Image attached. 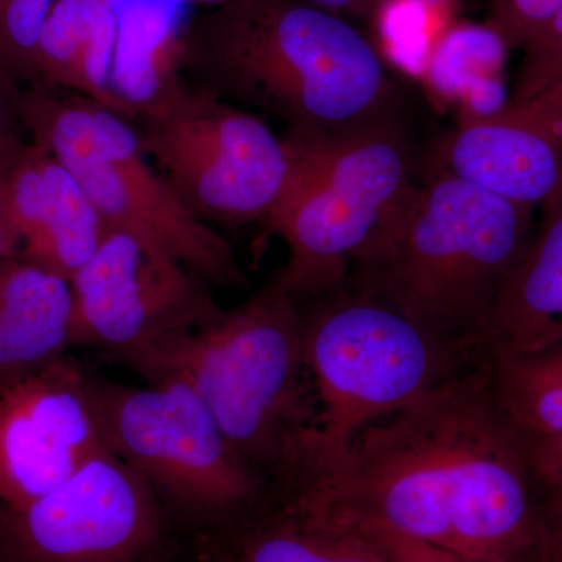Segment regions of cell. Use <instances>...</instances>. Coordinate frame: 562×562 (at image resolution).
I'll list each match as a JSON object with an SVG mask.
<instances>
[{"instance_id": "5bb4252c", "label": "cell", "mask_w": 562, "mask_h": 562, "mask_svg": "<svg viewBox=\"0 0 562 562\" xmlns=\"http://www.w3.org/2000/svg\"><path fill=\"white\" fill-rule=\"evenodd\" d=\"M0 177L20 239L18 257L72 280L105 233L79 181L50 151L18 138L0 151Z\"/></svg>"}, {"instance_id": "9c48e42d", "label": "cell", "mask_w": 562, "mask_h": 562, "mask_svg": "<svg viewBox=\"0 0 562 562\" xmlns=\"http://www.w3.org/2000/svg\"><path fill=\"white\" fill-rule=\"evenodd\" d=\"M135 103L144 154L199 220H268L290 179L291 151L258 114L176 74Z\"/></svg>"}, {"instance_id": "277c9868", "label": "cell", "mask_w": 562, "mask_h": 562, "mask_svg": "<svg viewBox=\"0 0 562 562\" xmlns=\"http://www.w3.org/2000/svg\"><path fill=\"white\" fill-rule=\"evenodd\" d=\"M299 301L272 286L124 368L177 379L213 414L225 438L268 479L317 424Z\"/></svg>"}, {"instance_id": "3957f363", "label": "cell", "mask_w": 562, "mask_h": 562, "mask_svg": "<svg viewBox=\"0 0 562 562\" xmlns=\"http://www.w3.org/2000/svg\"><path fill=\"white\" fill-rule=\"evenodd\" d=\"M532 210L441 171L403 194L351 262L346 286L480 358L495 299L530 243Z\"/></svg>"}, {"instance_id": "83f0119b", "label": "cell", "mask_w": 562, "mask_h": 562, "mask_svg": "<svg viewBox=\"0 0 562 562\" xmlns=\"http://www.w3.org/2000/svg\"><path fill=\"white\" fill-rule=\"evenodd\" d=\"M192 2L206 7V9H213V7L221 5V3H225L227 0H192Z\"/></svg>"}, {"instance_id": "cb8c5ba5", "label": "cell", "mask_w": 562, "mask_h": 562, "mask_svg": "<svg viewBox=\"0 0 562 562\" xmlns=\"http://www.w3.org/2000/svg\"><path fill=\"white\" fill-rule=\"evenodd\" d=\"M18 98L20 92L14 90L13 81L0 72V151L16 138L11 131V122L18 116Z\"/></svg>"}, {"instance_id": "44dd1931", "label": "cell", "mask_w": 562, "mask_h": 562, "mask_svg": "<svg viewBox=\"0 0 562 562\" xmlns=\"http://www.w3.org/2000/svg\"><path fill=\"white\" fill-rule=\"evenodd\" d=\"M364 532V531H362ZM390 562H471L387 531H369Z\"/></svg>"}, {"instance_id": "7a4b0ae2", "label": "cell", "mask_w": 562, "mask_h": 562, "mask_svg": "<svg viewBox=\"0 0 562 562\" xmlns=\"http://www.w3.org/2000/svg\"><path fill=\"white\" fill-rule=\"evenodd\" d=\"M179 65L195 87L330 133L397 116V85L368 36L302 0H227L188 25Z\"/></svg>"}, {"instance_id": "2e32d148", "label": "cell", "mask_w": 562, "mask_h": 562, "mask_svg": "<svg viewBox=\"0 0 562 562\" xmlns=\"http://www.w3.org/2000/svg\"><path fill=\"white\" fill-rule=\"evenodd\" d=\"M562 341V199L543 209L541 227L509 273L476 350L483 358L536 353Z\"/></svg>"}, {"instance_id": "5b68a950", "label": "cell", "mask_w": 562, "mask_h": 562, "mask_svg": "<svg viewBox=\"0 0 562 562\" xmlns=\"http://www.w3.org/2000/svg\"><path fill=\"white\" fill-rule=\"evenodd\" d=\"M291 173L265 224L286 244L269 286L295 301L341 290L350 266L412 188L397 116L341 132L288 131Z\"/></svg>"}, {"instance_id": "8992f818", "label": "cell", "mask_w": 562, "mask_h": 562, "mask_svg": "<svg viewBox=\"0 0 562 562\" xmlns=\"http://www.w3.org/2000/svg\"><path fill=\"white\" fill-rule=\"evenodd\" d=\"M316 301L303 339L317 424L299 443L313 468L336 464L366 428L476 361L347 286Z\"/></svg>"}, {"instance_id": "7402d4cb", "label": "cell", "mask_w": 562, "mask_h": 562, "mask_svg": "<svg viewBox=\"0 0 562 562\" xmlns=\"http://www.w3.org/2000/svg\"><path fill=\"white\" fill-rule=\"evenodd\" d=\"M543 491V562H562V491Z\"/></svg>"}, {"instance_id": "603a6c76", "label": "cell", "mask_w": 562, "mask_h": 562, "mask_svg": "<svg viewBox=\"0 0 562 562\" xmlns=\"http://www.w3.org/2000/svg\"><path fill=\"white\" fill-rule=\"evenodd\" d=\"M528 442V441H527ZM531 464L539 483L557 482L562 476V432L554 438L528 442Z\"/></svg>"}, {"instance_id": "ffe728a7", "label": "cell", "mask_w": 562, "mask_h": 562, "mask_svg": "<svg viewBox=\"0 0 562 562\" xmlns=\"http://www.w3.org/2000/svg\"><path fill=\"white\" fill-rule=\"evenodd\" d=\"M561 7L562 0H490L486 25L508 49H522Z\"/></svg>"}, {"instance_id": "f1b7e54d", "label": "cell", "mask_w": 562, "mask_h": 562, "mask_svg": "<svg viewBox=\"0 0 562 562\" xmlns=\"http://www.w3.org/2000/svg\"><path fill=\"white\" fill-rule=\"evenodd\" d=\"M369 2L372 3L373 10H375V14H376V11H379L380 7L383 5L384 0H369Z\"/></svg>"}, {"instance_id": "484cf974", "label": "cell", "mask_w": 562, "mask_h": 562, "mask_svg": "<svg viewBox=\"0 0 562 562\" xmlns=\"http://www.w3.org/2000/svg\"><path fill=\"white\" fill-rule=\"evenodd\" d=\"M20 255V239L11 224L9 206H7L5 192H3L2 177H0V266L11 258Z\"/></svg>"}, {"instance_id": "7c38bea8", "label": "cell", "mask_w": 562, "mask_h": 562, "mask_svg": "<svg viewBox=\"0 0 562 562\" xmlns=\"http://www.w3.org/2000/svg\"><path fill=\"white\" fill-rule=\"evenodd\" d=\"M105 449L87 369L66 355L0 395V509L27 508Z\"/></svg>"}, {"instance_id": "ba28073f", "label": "cell", "mask_w": 562, "mask_h": 562, "mask_svg": "<svg viewBox=\"0 0 562 562\" xmlns=\"http://www.w3.org/2000/svg\"><path fill=\"white\" fill-rule=\"evenodd\" d=\"M87 387L106 449L146 480L181 531L220 527L260 498L265 479L187 383L138 386L87 371Z\"/></svg>"}, {"instance_id": "ac0fdd59", "label": "cell", "mask_w": 562, "mask_h": 562, "mask_svg": "<svg viewBox=\"0 0 562 562\" xmlns=\"http://www.w3.org/2000/svg\"><path fill=\"white\" fill-rule=\"evenodd\" d=\"M113 0H58L36 52L35 81L114 111L128 121L136 103L113 83Z\"/></svg>"}, {"instance_id": "e0dca14e", "label": "cell", "mask_w": 562, "mask_h": 562, "mask_svg": "<svg viewBox=\"0 0 562 562\" xmlns=\"http://www.w3.org/2000/svg\"><path fill=\"white\" fill-rule=\"evenodd\" d=\"M72 291L20 257L0 266V395L72 349Z\"/></svg>"}, {"instance_id": "8fae6325", "label": "cell", "mask_w": 562, "mask_h": 562, "mask_svg": "<svg viewBox=\"0 0 562 562\" xmlns=\"http://www.w3.org/2000/svg\"><path fill=\"white\" fill-rule=\"evenodd\" d=\"M72 347L124 364L216 319L222 310L195 276L157 244L105 227L98 250L69 281Z\"/></svg>"}, {"instance_id": "4fadbf2b", "label": "cell", "mask_w": 562, "mask_h": 562, "mask_svg": "<svg viewBox=\"0 0 562 562\" xmlns=\"http://www.w3.org/2000/svg\"><path fill=\"white\" fill-rule=\"evenodd\" d=\"M441 171L520 205L562 199V83L486 117L465 121L439 144Z\"/></svg>"}, {"instance_id": "9a60e30c", "label": "cell", "mask_w": 562, "mask_h": 562, "mask_svg": "<svg viewBox=\"0 0 562 562\" xmlns=\"http://www.w3.org/2000/svg\"><path fill=\"white\" fill-rule=\"evenodd\" d=\"M188 562H390L368 532L303 505L279 480L265 482L250 508L209 531L188 535Z\"/></svg>"}, {"instance_id": "4316f807", "label": "cell", "mask_w": 562, "mask_h": 562, "mask_svg": "<svg viewBox=\"0 0 562 562\" xmlns=\"http://www.w3.org/2000/svg\"><path fill=\"white\" fill-rule=\"evenodd\" d=\"M416 2L424 3V5L432 7L439 10H452L461 0H416Z\"/></svg>"}, {"instance_id": "d4e9b609", "label": "cell", "mask_w": 562, "mask_h": 562, "mask_svg": "<svg viewBox=\"0 0 562 562\" xmlns=\"http://www.w3.org/2000/svg\"><path fill=\"white\" fill-rule=\"evenodd\" d=\"M302 2L328 11V13L338 14L349 21L371 22L375 16V10L369 0H302Z\"/></svg>"}, {"instance_id": "f546056e", "label": "cell", "mask_w": 562, "mask_h": 562, "mask_svg": "<svg viewBox=\"0 0 562 562\" xmlns=\"http://www.w3.org/2000/svg\"><path fill=\"white\" fill-rule=\"evenodd\" d=\"M177 562H188L187 550H184V552L181 553V557L179 558V561H177Z\"/></svg>"}, {"instance_id": "52a82bcc", "label": "cell", "mask_w": 562, "mask_h": 562, "mask_svg": "<svg viewBox=\"0 0 562 562\" xmlns=\"http://www.w3.org/2000/svg\"><path fill=\"white\" fill-rule=\"evenodd\" d=\"M18 116L76 177L105 227L157 244L203 281L246 286L231 244L180 201L127 117L40 81L18 98Z\"/></svg>"}, {"instance_id": "6da1fadb", "label": "cell", "mask_w": 562, "mask_h": 562, "mask_svg": "<svg viewBox=\"0 0 562 562\" xmlns=\"http://www.w3.org/2000/svg\"><path fill=\"white\" fill-rule=\"evenodd\" d=\"M276 479L355 530L471 562H543L530 447L503 414L486 360L366 428L330 468L295 454Z\"/></svg>"}, {"instance_id": "30bf717a", "label": "cell", "mask_w": 562, "mask_h": 562, "mask_svg": "<svg viewBox=\"0 0 562 562\" xmlns=\"http://www.w3.org/2000/svg\"><path fill=\"white\" fill-rule=\"evenodd\" d=\"M184 536L109 449L27 508L0 509V562H176Z\"/></svg>"}, {"instance_id": "d6986e66", "label": "cell", "mask_w": 562, "mask_h": 562, "mask_svg": "<svg viewBox=\"0 0 562 562\" xmlns=\"http://www.w3.org/2000/svg\"><path fill=\"white\" fill-rule=\"evenodd\" d=\"M524 58L512 101H524L562 83V7L522 47Z\"/></svg>"}]
</instances>
